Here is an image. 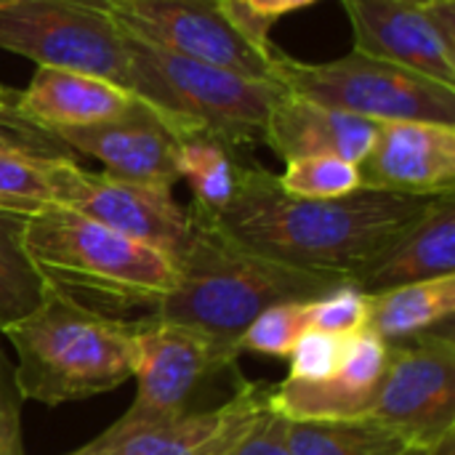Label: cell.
<instances>
[{"label":"cell","instance_id":"obj_5","mask_svg":"<svg viewBox=\"0 0 455 455\" xmlns=\"http://www.w3.org/2000/svg\"><path fill=\"white\" fill-rule=\"evenodd\" d=\"M3 333L16 352L13 387L21 400L64 405L133 379V331L51 293Z\"/></svg>","mask_w":455,"mask_h":455},{"label":"cell","instance_id":"obj_35","mask_svg":"<svg viewBox=\"0 0 455 455\" xmlns=\"http://www.w3.org/2000/svg\"><path fill=\"white\" fill-rule=\"evenodd\" d=\"M416 3H435V0H416Z\"/></svg>","mask_w":455,"mask_h":455},{"label":"cell","instance_id":"obj_6","mask_svg":"<svg viewBox=\"0 0 455 455\" xmlns=\"http://www.w3.org/2000/svg\"><path fill=\"white\" fill-rule=\"evenodd\" d=\"M275 83L293 96L376 123L424 120L455 125V88L357 51L336 61L309 64L277 48Z\"/></svg>","mask_w":455,"mask_h":455},{"label":"cell","instance_id":"obj_13","mask_svg":"<svg viewBox=\"0 0 455 455\" xmlns=\"http://www.w3.org/2000/svg\"><path fill=\"white\" fill-rule=\"evenodd\" d=\"M267 395L269 384H243L213 411L131 432L107 429L67 455H224L269 411Z\"/></svg>","mask_w":455,"mask_h":455},{"label":"cell","instance_id":"obj_25","mask_svg":"<svg viewBox=\"0 0 455 455\" xmlns=\"http://www.w3.org/2000/svg\"><path fill=\"white\" fill-rule=\"evenodd\" d=\"M48 168L51 163L0 155V211L29 219L48 205H56Z\"/></svg>","mask_w":455,"mask_h":455},{"label":"cell","instance_id":"obj_27","mask_svg":"<svg viewBox=\"0 0 455 455\" xmlns=\"http://www.w3.org/2000/svg\"><path fill=\"white\" fill-rule=\"evenodd\" d=\"M365 320H368V293H363L357 283H344L331 293L307 301L309 331H323L347 339L365 331Z\"/></svg>","mask_w":455,"mask_h":455},{"label":"cell","instance_id":"obj_18","mask_svg":"<svg viewBox=\"0 0 455 455\" xmlns=\"http://www.w3.org/2000/svg\"><path fill=\"white\" fill-rule=\"evenodd\" d=\"M455 275V195L437 197L429 211L357 280L363 293Z\"/></svg>","mask_w":455,"mask_h":455},{"label":"cell","instance_id":"obj_14","mask_svg":"<svg viewBox=\"0 0 455 455\" xmlns=\"http://www.w3.org/2000/svg\"><path fill=\"white\" fill-rule=\"evenodd\" d=\"M357 168L363 187L371 189L424 197L455 195V125L379 123L376 141Z\"/></svg>","mask_w":455,"mask_h":455},{"label":"cell","instance_id":"obj_28","mask_svg":"<svg viewBox=\"0 0 455 455\" xmlns=\"http://www.w3.org/2000/svg\"><path fill=\"white\" fill-rule=\"evenodd\" d=\"M389 355V344L379 339L371 331H360L355 336L344 339L341 363H339V379L360 392H376V384L384 373Z\"/></svg>","mask_w":455,"mask_h":455},{"label":"cell","instance_id":"obj_10","mask_svg":"<svg viewBox=\"0 0 455 455\" xmlns=\"http://www.w3.org/2000/svg\"><path fill=\"white\" fill-rule=\"evenodd\" d=\"M237 357L235 344L187 325L152 323L133 331V376L139 389L131 408L109 429L131 432L192 413L197 389L232 368Z\"/></svg>","mask_w":455,"mask_h":455},{"label":"cell","instance_id":"obj_22","mask_svg":"<svg viewBox=\"0 0 455 455\" xmlns=\"http://www.w3.org/2000/svg\"><path fill=\"white\" fill-rule=\"evenodd\" d=\"M237 163L240 160L221 141L205 133H192L179 144V179L192 187V203L211 213H219L229 203L235 192Z\"/></svg>","mask_w":455,"mask_h":455},{"label":"cell","instance_id":"obj_33","mask_svg":"<svg viewBox=\"0 0 455 455\" xmlns=\"http://www.w3.org/2000/svg\"><path fill=\"white\" fill-rule=\"evenodd\" d=\"M453 440L455 435H451V437H445L443 443H437V445H432V448H421V451H413V448H411V453L408 455H453Z\"/></svg>","mask_w":455,"mask_h":455},{"label":"cell","instance_id":"obj_34","mask_svg":"<svg viewBox=\"0 0 455 455\" xmlns=\"http://www.w3.org/2000/svg\"><path fill=\"white\" fill-rule=\"evenodd\" d=\"M16 96H19V91H13V88H8V85L0 83V101H13Z\"/></svg>","mask_w":455,"mask_h":455},{"label":"cell","instance_id":"obj_12","mask_svg":"<svg viewBox=\"0 0 455 455\" xmlns=\"http://www.w3.org/2000/svg\"><path fill=\"white\" fill-rule=\"evenodd\" d=\"M355 51L455 88V0H341Z\"/></svg>","mask_w":455,"mask_h":455},{"label":"cell","instance_id":"obj_21","mask_svg":"<svg viewBox=\"0 0 455 455\" xmlns=\"http://www.w3.org/2000/svg\"><path fill=\"white\" fill-rule=\"evenodd\" d=\"M24 229L27 216L0 211V331L32 315L48 296Z\"/></svg>","mask_w":455,"mask_h":455},{"label":"cell","instance_id":"obj_1","mask_svg":"<svg viewBox=\"0 0 455 455\" xmlns=\"http://www.w3.org/2000/svg\"><path fill=\"white\" fill-rule=\"evenodd\" d=\"M435 200L371 187L328 200L296 197L280 187L277 173L240 160L235 192L213 219L259 256L357 283Z\"/></svg>","mask_w":455,"mask_h":455},{"label":"cell","instance_id":"obj_17","mask_svg":"<svg viewBox=\"0 0 455 455\" xmlns=\"http://www.w3.org/2000/svg\"><path fill=\"white\" fill-rule=\"evenodd\" d=\"M133 104L136 96L109 80L53 67H37L32 83L16 96V107L51 131L109 123Z\"/></svg>","mask_w":455,"mask_h":455},{"label":"cell","instance_id":"obj_16","mask_svg":"<svg viewBox=\"0 0 455 455\" xmlns=\"http://www.w3.org/2000/svg\"><path fill=\"white\" fill-rule=\"evenodd\" d=\"M376 133V120L293 96L283 88L269 109L264 144L283 163L331 155L360 165L363 157L371 152Z\"/></svg>","mask_w":455,"mask_h":455},{"label":"cell","instance_id":"obj_26","mask_svg":"<svg viewBox=\"0 0 455 455\" xmlns=\"http://www.w3.org/2000/svg\"><path fill=\"white\" fill-rule=\"evenodd\" d=\"M307 328V301L275 304L256 315L237 339V349L264 355V357H288L299 336Z\"/></svg>","mask_w":455,"mask_h":455},{"label":"cell","instance_id":"obj_23","mask_svg":"<svg viewBox=\"0 0 455 455\" xmlns=\"http://www.w3.org/2000/svg\"><path fill=\"white\" fill-rule=\"evenodd\" d=\"M277 181L288 195L312 197V200L344 197L363 187L360 168L349 160L331 157V155L288 160Z\"/></svg>","mask_w":455,"mask_h":455},{"label":"cell","instance_id":"obj_9","mask_svg":"<svg viewBox=\"0 0 455 455\" xmlns=\"http://www.w3.org/2000/svg\"><path fill=\"white\" fill-rule=\"evenodd\" d=\"M125 32L187 59L275 83V45L248 37L224 0H85Z\"/></svg>","mask_w":455,"mask_h":455},{"label":"cell","instance_id":"obj_7","mask_svg":"<svg viewBox=\"0 0 455 455\" xmlns=\"http://www.w3.org/2000/svg\"><path fill=\"white\" fill-rule=\"evenodd\" d=\"M0 48L37 61L109 80L131 93V61L120 24L85 0L0 3Z\"/></svg>","mask_w":455,"mask_h":455},{"label":"cell","instance_id":"obj_20","mask_svg":"<svg viewBox=\"0 0 455 455\" xmlns=\"http://www.w3.org/2000/svg\"><path fill=\"white\" fill-rule=\"evenodd\" d=\"M291 455H408L397 435L363 421H285Z\"/></svg>","mask_w":455,"mask_h":455},{"label":"cell","instance_id":"obj_11","mask_svg":"<svg viewBox=\"0 0 455 455\" xmlns=\"http://www.w3.org/2000/svg\"><path fill=\"white\" fill-rule=\"evenodd\" d=\"M53 203L125 237L147 243L176 259L189 240V211L173 200V189L125 181L85 171L80 163H51Z\"/></svg>","mask_w":455,"mask_h":455},{"label":"cell","instance_id":"obj_32","mask_svg":"<svg viewBox=\"0 0 455 455\" xmlns=\"http://www.w3.org/2000/svg\"><path fill=\"white\" fill-rule=\"evenodd\" d=\"M21 397L13 387V376L0 357V455H24L21 445Z\"/></svg>","mask_w":455,"mask_h":455},{"label":"cell","instance_id":"obj_8","mask_svg":"<svg viewBox=\"0 0 455 455\" xmlns=\"http://www.w3.org/2000/svg\"><path fill=\"white\" fill-rule=\"evenodd\" d=\"M413 451L455 435V341L427 331L389 344L384 373L363 416Z\"/></svg>","mask_w":455,"mask_h":455},{"label":"cell","instance_id":"obj_19","mask_svg":"<svg viewBox=\"0 0 455 455\" xmlns=\"http://www.w3.org/2000/svg\"><path fill=\"white\" fill-rule=\"evenodd\" d=\"M455 312V275L397 285L368 296L365 331L387 344L437 331L448 325Z\"/></svg>","mask_w":455,"mask_h":455},{"label":"cell","instance_id":"obj_15","mask_svg":"<svg viewBox=\"0 0 455 455\" xmlns=\"http://www.w3.org/2000/svg\"><path fill=\"white\" fill-rule=\"evenodd\" d=\"M56 133L77 155L99 160L109 176L163 189H173L179 181L176 160L181 139L141 99H136V104L117 120L85 128H61Z\"/></svg>","mask_w":455,"mask_h":455},{"label":"cell","instance_id":"obj_24","mask_svg":"<svg viewBox=\"0 0 455 455\" xmlns=\"http://www.w3.org/2000/svg\"><path fill=\"white\" fill-rule=\"evenodd\" d=\"M0 155H16L40 163H80V155L64 139L24 115L13 101H0Z\"/></svg>","mask_w":455,"mask_h":455},{"label":"cell","instance_id":"obj_3","mask_svg":"<svg viewBox=\"0 0 455 455\" xmlns=\"http://www.w3.org/2000/svg\"><path fill=\"white\" fill-rule=\"evenodd\" d=\"M187 211L192 229L184 251L173 259L179 277L163 296L152 323L187 325L237 347L240 333L264 309L312 301L344 283H355L259 256L232 240L205 208L192 203Z\"/></svg>","mask_w":455,"mask_h":455},{"label":"cell","instance_id":"obj_2","mask_svg":"<svg viewBox=\"0 0 455 455\" xmlns=\"http://www.w3.org/2000/svg\"><path fill=\"white\" fill-rule=\"evenodd\" d=\"M24 240L51 296L131 331L155 320L179 277L165 251L61 205L29 216Z\"/></svg>","mask_w":455,"mask_h":455},{"label":"cell","instance_id":"obj_36","mask_svg":"<svg viewBox=\"0 0 455 455\" xmlns=\"http://www.w3.org/2000/svg\"><path fill=\"white\" fill-rule=\"evenodd\" d=\"M0 3H5V0H0Z\"/></svg>","mask_w":455,"mask_h":455},{"label":"cell","instance_id":"obj_30","mask_svg":"<svg viewBox=\"0 0 455 455\" xmlns=\"http://www.w3.org/2000/svg\"><path fill=\"white\" fill-rule=\"evenodd\" d=\"M317 0H224L232 21L253 40L259 43H272L269 40V27L299 8H307Z\"/></svg>","mask_w":455,"mask_h":455},{"label":"cell","instance_id":"obj_31","mask_svg":"<svg viewBox=\"0 0 455 455\" xmlns=\"http://www.w3.org/2000/svg\"><path fill=\"white\" fill-rule=\"evenodd\" d=\"M224 455H291L288 440H285V419L267 411L248 435L235 443Z\"/></svg>","mask_w":455,"mask_h":455},{"label":"cell","instance_id":"obj_29","mask_svg":"<svg viewBox=\"0 0 455 455\" xmlns=\"http://www.w3.org/2000/svg\"><path fill=\"white\" fill-rule=\"evenodd\" d=\"M341 349H344V339L323 333V331H304L288 355L291 360L288 379L309 381V384L333 379L339 373Z\"/></svg>","mask_w":455,"mask_h":455},{"label":"cell","instance_id":"obj_4","mask_svg":"<svg viewBox=\"0 0 455 455\" xmlns=\"http://www.w3.org/2000/svg\"><path fill=\"white\" fill-rule=\"evenodd\" d=\"M125 48L131 93L149 104L179 139L213 136L237 160L253 144H264L267 117L283 85L163 51L131 32H125Z\"/></svg>","mask_w":455,"mask_h":455}]
</instances>
